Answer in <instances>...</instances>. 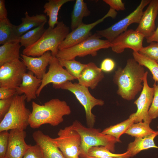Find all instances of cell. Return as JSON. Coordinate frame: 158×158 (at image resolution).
Segmentation results:
<instances>
[{"label": "cell", "mask_w": 158, "mask_h": 158, "mask_svg": "<svg viewBox=\"0 0 158 158\" xmlns=\"http://www.w3.org/2000/svg\"><path fill=\"white\" fill-rule=\"evenodd\" d=\"M145 72L143 66L134 59H128L125 67H118L113 76V82L118 86L117 94L124 99H134L142 90Z\"/></svg>", "instance_id": "6da1fadb"}, {"label": "cell", "mask_w": 158, "mask_h": 158, "mask_svg": "<svg viewBox=\"0 0 158 158\" xmlns=\"http://www.w3.org/2000/svg\"><path fill=\"white\" fill-rule=\"evenodd\" d=\"M32 111L29 119V125L36 129L44 124L55 126L63 121L64 116L70 115V106L64 100L58 98L51 99L44 104H39L33 101Z\"/></svg>", "instance_id": "7a4b0ae2"}, {"label": "cell", "mask_w": 158, "mask_h": 158, "mask_svg": "<svg viewBox=\"0 0 158 158\" xmlns=\"http://www.w3.org/2000/svg\"><path fill=\"white\" fill-rule=\"evenodd\" d=\"M70 28L63 21L59 22L54 28L49 27L40 38L32 45L23 50V55L32 57L40 56L47 51L56 57L59 47L70 32Z\"/></svg>", "instance_id": "3957f363"}, {"label": "cell", "mask_w": 158, "mask_h": 158, "mask_svg": "<svg viewBox=\"0 0 158 158\" xmlns=\"http://www.w3.org/2000/svg\"><path fill=\"white\" fill-rule=\"evenodd\" d=\"M72 125L73 128L81 137L80 156L82 158L87 155L89 149L94 146H103L113 152L115 151L116 143L120 142L114 137L102 133L100 129L87 127L77 120L74 121Z\"/></svg>", "instance_id": "277c9868"}, {"label": "cell", "mask_w": 158, "mask_h": 158, "mask_svg": "<svg viewBox=\"0 0 158 158\" xmlns=\"http://www.w3.org/2000/svg\"><path fill=\"white\" fill-rule=\"evenodd\" d=\"M25 95L16 94L13 97L10 108L0 121V132L18 129L25 130L29 125L31 112L26 108Z\"/></svg>", "instance_id": "5b68a950"}, {"label": "cell", "mask_w": 158, "mask_h": 158, "mask_svg": "<svg viewBox=\"0 0 158 158\" xmlns=\"http://www.w3.org/2000/svg\"><path fill=\"white\" fill-rule=\"evenodd\" d=\"M96 33L92 35L82 42L70 47L59 50L56 57L66 60L75 59L76 57H84L90 55L95 56L101 49L110 47L111 42L102 40Z\"/></svg>", "instance_id": "8992f818"}, {"label": "cell", "mask_w": 158, "mask_h": 158, "mask_svg": "<svg viewBox=\"0 0 158 158\" xmlns=\"http://www.w3.org/2000/svg\"><path fill=\"white\" fill-rule=\"evenodd\" d=\"M55 89L68 90L73 93L84 107L85 113L86 122L89 127H93L95 122V116L92 110L96 106H102L104 104L102 100L96 98L90 93L88 88L79 83H73L68 81L59 85H53Z\"/></svg>", "instance_id": "52a82bcc"}, {"label": "cell", "mask_w": 158, "mask_h": 158, "mask_svg": "<svg viewBox=\"0 0 158 158\" xmlns=\"http://www.w3.org/2000/svg\"><path fill=\"white\" fill-rule=\"evenodd\" d=\"M58 137L52 138L65 158H79L80 154L81 138L72 125L59 130Z\"/></svg>", "instance_id": "ba28073f"}, {"label": "cell", "mask_w": 158, "mask_h": 158, "mask_svg": "<svg viewBox=\"0 0 158 158\" xmlns=\"http://www.w3.org/2000/svg\"><path fill=\"white\" fill-rule=\"evenodd\" d=\"M150 1L142 0L136 9L127 16L107 29L97 31L96 33L101 37L106 38L111 42L118 36L126 30L130 25L133 23H139L144 8Z\"/></svg>", "instance_id": "9c48e42d"}, {"label": "cell", "mask_w": 158, "mask_h": 158, "mask_svg": "<svg viewBox=\"0 0 158 158\" xmlns=\"http://www.w3.org/2000/svg\"><path fill=\"white\" fill-rule=\"evenodd\" d=\"M27 68L20 59L0 66V87L16 89L20 85Z\"/></svg>", "instance_id": "30bf717a"}, {"label": "cell", "mask_w": 158, "mask_h": 158, "mask_svg": "<svg viewBox=\"0 0 158 158\" xmlns=\"http://www.w3.org/2000/svg\"><path fill=\"white\" fill-rule=\"evenodd\" d=\"M117 15L116 11L110 8L105 15L95 22L89 24L82 23L67 35L59 45V50L70 47L86 39L92 35L91 31L96 26L102 22L106 18L108 17L114 18Z\"/></svg>", "instance_id": "8fae6325"}, {"label": "cell", "mask_w": 158, "mask_h": 158, "mask_svg": "<svg viewBox=\"0 0 158 158\" xmlns=\"http://www.w3.org/2000/svg\"><path fill=\"white\" fill-rule=\"evenodd\" d=\"M148 72L146 71L143 80V87L139 97L134 102L137 110L130 115V117L135 118L134 123L144 121L150 123L152 120L148 115V111L152 102L154 88L150 87L147 81Z\"/></svg>", "instance_id": "7c38bea8"}, {"label": "cell", "mask_w": 158, "mask_h": 158, "mask_svg": "<svg viewBox=\"0 0 158 158\" xmlns=\"http://www.w3.org/2000/svg\"><path fill=\"white\" fill-rule=\"evenodd\" d=\"M49 65V70L43 75L41 84L37 92V97L43 88L49 83H52V85H59L76 79L60 64L56 57L52 56Z\"/></svg>", "instance_id": "4fadbf2b"}, {"label": "cell", "mask_w": 158, "mask_h": 158, "mask_svg": "<svg viewBox=\"0 0 158 158\" xmlns=\"http://www.w3.org/2000/svg\"><path fill=\"white\" fill-rule=\"evenodd\" d=\"M144 36L135 30H127L120 34L111 42L110 47L117 53L123 52L126 48L139 52L143 47Z\"/></svg>", "instance_id": "5bb4252c"}, {"label": "cell", "mask_w": 158, "mask_h": 158, "mask_svg": "<svg viewBox=\"0 0 158 158\" xmlns=\"http://www.w3.org/2000/svg\"><path fill=\"white\" fill-rule=\"evenodd\" d=\"M26 132L18 129L10 130L4 158H22L29 147L25 141Z\"/></svg>", "instance_id": "9a60e30c"}, {"label": "cell", "mask_w": 158, "mask_h": 158, "mask_svg": "<svg viewBox=\"0 0 158 158\" xmlns=\"http://www.w3.org/2000/svg\"><path fill=\"white\" fill-rule=\"evenodd\" d=\"M158 14V0H151L143 11L139 25L135 30L146 39L151 36L155 30V20Z\"/></svg>", "instance_id": "2e32d148"}, {"label": "cell", "mask_w": 158, "mask_h": 158, "mask_svg": "<svg viewBox=\"0 0 158 158\" xmlns=\"http://www.w3.org/2000/svg\"><path fill=\"white\" fill-rule=\"evenodd\" d=\"M21 61L26 66L27 69L32 72L38 78L42 79L46 73L47 67L52 56L51 52L47 51L38 57L28 56L21 54Z\"/></svg>", "instance_id": "e0dca14e"}, {"label": "cell", "mask_w": 158, "mask_h": 158, "mask_svg": "<svg viewBox=\"0 0 158 158\" xmlns=\"http://www.w3.org/2000/svg\"><path fill=\"white\" fill-rule=\"evenodd\" d=\"M36 144L41 148L44 158H65L61 152L53 142L52 138L38 130L32 134Z\"/></svg>", "instance_id": "ac0fdd59"}, {"label": "cell", "mask_w": 158, "mask_h": 158, "mask_svg": "<svg viewBox=\"0 0 158 158\" xmlns=\"http://www.w3.org/2000/svg\"><path fill=\"white\" fill-rule=\"evenodd\" d=\"M42 82V79H39L31 71L23 75L22 82L16 89L17 94L25 95L26 101L28 102L37 97L36 92Z\"/></svg>", "instance_id": "d6986e66"}, {"label": "cell", "mask_w": 158, "mask_h": 158, "mask_svg": "<svg viewBox=\"0 0 158 158\" xmlns=\"http://www.w3.org/2000/svg\"><path fill=\"white\" fill-rule=\"evenodd\" d=\"M104 77L103 71L94 63L87 64L78 79V83L86 87L95 89Z\"/></svg>", "instance_id": "ffe728a7"}, {"label": "cell", "mask_w": 158, "mask_h": 158, "mask_svg": "<svg viewBox=\"0 0 158 158\" xmlns=\"http://www.w3.org/2000/svg\"><path fill=\"white\" fill-rule=\"evenodd\" d=\"M158 135V131L150 135L142 138H135L133 141L130 143L127 151L130 157H132L142 150L150 148H158L154 142L155 138Z\"/></svg>", "instance_id": "44dd1931"}, {"label": "cell", "mask_w": 158, "mask_h": 158, "mask_svg": "<svg viewBox=\"0 0 158 158\" xmlns=\"http://www.w3.org/2000/svg\"><path fill=\"white\" fill-rule=\"evenodd\" d=\"M24 14L25 16L21 18V23L16 25V31L20 37L33 28L37 27L47 22V17L44 14H37L30 16L27 11Z\"/></svg>", "instance_id": "7402d4cb"}, {"label": "cell", "mask_w": 158, "mask_h": 158, "mask_svg": "<svg viewBox=\"0 0 158 158\" xmlns=\"http://www.w3.org/2000/svg\"><path fill=\"white\" fill-rule=\"evenodd\" d=\"M16 25L13 24L8 18L0 20V44L19 42Z\"/></svg>", "instance_id": "603a6c76"}, {"label": "cell", "mask_w": 158, "mask_h": 158, "mask_svg": "<svg viewBox=\"0 0 158 158\" xmlns=\"http://www.w3.org/2000/svg\"><path fill=\"white\" fill-rule=\"evenodd\" d=\"M21 47L19 42L7 43L1 46L0 66L6 63L20 59Z\"/></svg>", "instance_id": "cb8c5ba5"}, {"label": "cell", "mask_w": 158, "mask_h": 158, "mask_svg": "<svg viewBox=\"0 0 158 158\" xmlns=\"http://www.w3.org/2000/svg\"><path fill=\"white\" fill-rule=\"evenodd\" d=\"M72 0H49L44 4L43 12L49 17V27L54 28L59 22L58 14L61 6L65 3Z\"/></svg>", "instance_id": "d4e9b609"}, {"label": "cell", "mask_w": 158, "mask_h": 158, "mask_svg": "<svg viewBox=\"0 0 158 158\" xmlns=\"http://www.w3.org/2000/svg\"><path fill=\"white\" fill-rule=\"evenodd\" d=\"M90 11L87 4L83 0H76L74 5L71 15V28L73 30L82 23L84 17L89 16Z\"/></svg>", "instance_id": "484cf974"}, {"label": "cell", "mask_w": 158, "mask_h": 158, "mask_svg": "<svg viewBox=\"0 0 158 158\" xmlns=\"http://www.w3.org/2000/svg\"><path fill=\"white\" fill-rule=\"evenodd\" d=\"M45 22L40 25L27 32L20 38L19 42L21 46L27 48L36 43L41 37L46 30Z\"/></svg>", "instance_id": "4316f807"}, {"label": "cell", "mask_w": 158, "mask_h": 158, "mask_svg": "<svg viewBox=\"0 0 158 158\" xmlns=\"http://www.w3.org/2000/svg\"><path fill=\"white\" fill-rule=\"evenodd\" d=\"M135 118L130 117L125 120L116 124L111 126L104 129L101 131L104 134H107L114 137L119 142H121L120 138L125 133L129 127L134 123Z\"/></svg>", "instance_id": "83f0119b"}, {"label": "cell", "mask_w": 158, "mask_h": 158, "mask_svg": "<svg viewBox=\"0 0 158 158\" xmlns=\"http://www.w3.org/2000/svg\"><path fill=\"white\" fill-rule=\"evenodd\" d=\"M150 123L144 121L134 123L125 133L135 138H142L157 132L150 127Z\"/></svg>", "instance_id": "f1b7e54d"}, {"label": "cell", "mask_w": 158, "mask_h": 158, "mask_svg": "<svg viewBox=\"0 0 158 158\" xmlns=\"http://www.w3.org/2000/svg\"><path fill=\"white\" fill-rule=\"evenodd\" d=\"M133 59L138 63L149 69L155 81L158 82V64L157 61L147 58L141 54L138 51H133Z\"/></svg>", "instance_id": "f546056e"}, {"label": "cell", "mask_w": 158, "mask_h": 158, "mask_svg": "<svg viewBox=\"0 0 158 158\" xmlns=\"http://www.w3.org/2000/svg\"><path fill=\"white\" fill-rule=\"evenodd\" d=\"M58 59L60 64L63 67H65L67 71L77 80L87 65V64H83L75 60V59L66 60L60 58Z\"/></svg>", "instance_id": "4dcf8cb0"}, {"label": "cell", "mask_w": 158, "mask_h": 158, "mask_svg": "<svg viewBox=\"0 0 158 158\" xmlns=\"http://www.w3.org/2000/svg\"><path fill=\"white\" fill-rule=\"evenodd\" d=\"M86 156L96 157H113L129 158L127 151L122 154H115L103 146H94L90 147L88 150L87 154Z\"/></svg>", "instance_id": "1f68e13d"}, {"label": "cell", "mask_w": 158, "mask_h": 158, "mask_svg": "<svg viewBox=\"0 0 158 158\" xmlns=\"http://www.w3.org/2000/svg\"><path fill=\"white\" fill-rule=\"evenodd\" d=\"M138 52L149 59L157 61L158 60V43H151L149 45L143 47Z\"/></svg>", "instance_id": "d6a6232c"}, {"label": "cell", "mask_w": 158, "mask_h": 158, "mask_svg": "<svg viewBox=\"0 0 158 158\" xmlns=\"http://www.w3.org/2000/svg\"><path fill=\"white\" fill-rule=\"evenodd\" d=\"M154 95L153 101L148 111V115L152 120L158 117V82L153 85Z\"/></svg>", "instance_id": "836d02e7"}, {"label": "cell", "mask_w": 158, "mask_h": 158, "mask_svg": "<svg viewBox=\"0 0 158 158\" xmlns=\"http://www.w3.org/2000/svg\"><path fill=\"white\" fill-rule=\"evenodd\" d=\"M22 158H44L42 150L39 146L29 145V147Z\"/></svg>", "instance_id": "e575fe53"}, {"label": "cell", "mask_w": 158, "mask_h": 158, "mask_svg": "<svg viewBox=\"0 0 158 158\" xmlns=\"http://www.w3.org/2000/svg\"><path fill=\"white\" fill-rule=\"evenodd\" d=\"M9 133L8 131L0 132V158H4L8 148Z\"/></svg>", "instance_id": "d590c367"}, {"label": "cell", "mask_w": 158, "mask_h": 158, "mask_svg": "<svg viewBox=\"0 0 158 158\" xmlns=\"http://www.w3.org/2000/svg\"><path fill=\"white\" fill-rule=\"evenodd\" d=\"M13 97L7 99H0V121L8 111L11 104Z\"/></svg>", "instance_id": "8d00e7d4"}, {"label": "cell", "mask_w": 158, "mask_h": 158, "mask_svg": "<svg viewBox=\"0 0 158 158\" xmlns=\"http://www.w3.org/2000/svg\"><path fill=\"white\" fill-rule=\"evenodd\" d=\"M115 66V62L113 59L109 58H107L102 61L100 68L103 71L109 72L113 70Z\"/></svg>", "instance_id": "74e56055"}, {"label": "cell", "mask_w": 158, "mask_h": 158, "mask_svg": "<svg viewBox=\"0 0 158 158\" xmlns=\"http://www.w3.org/2000/svg\"><path fill=\"white\" fill-rule=\"evenodd\" d=\"M103 1L109 5L110 8L117 11L125 9L124 3L121 0H104Z\"/></svg>", "instance_id": "f35d334b"}, {"label": "cell", "mask_w": 158, "mask_h": 158, "mask_svg": "<svg viewBox=\"0 0 158 158\" xmlns=\"http://www.w3.org/2000/svg\"><path fill=\"white\" fill-rule=\"evenodd\" d=\"M17 94L15 89L0 87V99H5L13 96Z\"/></svg>", "instance_id": "ab89813d"}, {"label": "cell", "mask_w": 158, "mask_h": 158, "mask_svg": "<svg viewBox=\"0 0 158 158\" xmlns=\"http://www.w3.org/2000/svg\"><path fill=\"white\" fill-rule=\"evenodd\" d=\"M8 12L6 8L5 1L0 0V20L8 18Z\"/></svg>", "instance_id": "60d3db41"}, {"label": "cell", "mask_w": 158, "mask_h": 158, "mask_svg": "<svg viewBox=\"0 0 158 158\" xmlns=\"http://www.w3.org/2000/svg\"><path fill=\"white\" fill-rule=\"evenodd\" d=\"M146 41L148 43H149L154 42L158 43V25L152 35L146 38Z\"/></svg>", "instance_id": "b9f144b4"}, {"label": "cell", "mask_w": 158, "mask_h": 158, "mask_svg": "<svg viewBox=\"0 0 158 158\" xmlns=\"http://www.w3.org/2000/svg\"><path fill=\"white\" fill-rule=\"evenodd\" d=\"M83 158H118L113 157H90L88 156H85Z\"/></svg>", "instance_id": "7bdbcfd3"}, {"label": "cell", "mask_w": 158, "mask_h": 158, "mask_svg": "<svg viewBox=\"0 0 158 158\" xmlns=\"http://www.w3.org/2000/svg\"><path fill=\"white\" fill-rule=\"evenodd\" d=\"M157 63L158 64V60L157 61Z\"/></svg>", "instance_id": "ee69618b"}, {"label": "cell", "mask_w": 158, "mask_h": 158, "mask_svg": "<svg viewBox=\"0 0 158 158\" xmlns=\"http://www.w3.org/2000/svg\"><path fill=\"white\" fill-rule=\"evenodd\" d=\"M157 128H158V126L157 127Z\"/></svg>", "instance_id": "f6af8a7d"}, {"label": "cell", "mask_w": 158, "mask_h": 158, "mask_svg": "<svg viewBox=\"0 0 158 158\" xmlns=\"http://www.w3.org/2000/svg\"></svg>", "instance_id": "bcb514c9"}]
</instances>
